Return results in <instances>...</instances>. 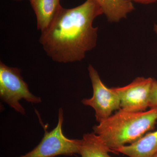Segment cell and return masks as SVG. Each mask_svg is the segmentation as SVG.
<instances>
[{
	"label": "cell",
	"mask_w": 157,
	"mask_h": 157,
	"mask_svg": "<svg viewBox=\"0 0 157 157\" xmlns=\"http://www.w3.org/2000/svg\"><path fill=\"white\" fill-rule=\"evenodd\" d=\"M103 14L93 0L72 9L62 7L39 42L47 56L60 63L80 61L97 45L98 28L95 19Z\"/></svg>",
	"instance_id": "6da1fadb"
},
{
	"label": "cell",
	"mask_w": 157,
	"mask_h": 157,
	"mask_svg": "<svg viewBox=\"0 0 157 157\" xmlns=\"http://www.w3.org/2000/svg\"><path fill=\"white\" fill-rule=\"evenodd\" d=\"M157 122V107L147 111L119 109L115 114L93 127L94 132L111 152L132 144L153 130Z\"/></svg>",
	"instance_id": "7a4b0ae2"
},
{
	"label": "cell",
	"mask_w": 157,
	"mask_h": 157,
	"mask_svg": "<svg viewBox=\"0 0 157 157\" xmlns=\"http://www.w3.org/2000/svg\"><path fill=\"white\" fill-rule=\"evenodd\" d=\"M0 97L2 101L15 111L22 115L25 109L20 104L21 100L33 104L42 101L40 97L33 94L27 83L21 76V70L17 67H9L0 62Z\"/></svg>",
	"instance_id": "3957f363"
},
{
	"label": "cell",
	"mask_w": 157,
	"mask_h": 157,
	"mask_svg": "<svg viewBox=\"0 0 157 157\" xmlns=\"http://www.w3.org/2000/svg\"><path fill=\"white\" fill-rule=\"evenodd\" d=\"M63 111L59 108L58 122L56 127L50 132L45 131L43 138L32 151L18 157H56L79 154L81 139H70L63 132Z\"/></svg>",
	"instance_id": "277c9868"
},
{
	"label": "cell",
	"mask_w": 157,
	"mask_h": 157,
	"mask_svg": "<svg viewBox=\"0 0 157 157\" xmlns=\"http://www.w3.org/2000/svg\"><path fill=\"white\" fill-rule=\"evenodd\" d=\"M92 86L93 94L90 98H84L82 103L94 109L96 120L100 123L112 115L115 110L121 109L120 100L113 87L108 88L91 65L88 67Z\"/></svg>",
	"instance_id": "5b68a950"
},
{
	"label": "cell",
	"mask_w": 157,
	"mask_h": 157,
	"mask_svg": "<svg viewBox=\"0 0 157 157\" xmlns=\"http://www.w3.org/2000/svg\"><path fill=\"white\" fill-rule=\"evenodd\" d=\"M156 80L138 77L123 87H113L120 100L121 109L130 112L146 111Z\"/></svg>",
	"instance_id": "8992f818"
},
{
	"label": "cell",
	"mask_w": 157,
	"mask_h": 157,
	"mask_svg": "<svg viewBox=\"0 0 157 157\" xmlns=\"http://www.w3.org/2000/svg\"><path fill=\"white\" fill-rule=\"evenodd\" d=\"M129 157H153L157 153V130L149 132L136 142L114 151Z\"/></svg>",
	"instance_id": "52a82bcc"
},
{
	"label": "cell",
	"mask_w": 157,
	"mask_h": 157,
	"mask_svg": "<svg viewBox=\"0 0 157 157\" xmlns=\"http://www.w3.org/2000/svg\"><path fill=\"white\" fill-rule=\"evenodd\" d=\"M37 19V28L41 33L53 22L61 9L59 0H29Z\"/></svg>",
	"instance_id": "ba28073f"
},
{
	"label": "cell",
	"mask_w": 157,
	"mask_h": 157,
	"mask_svg": "<svg viewBox=\"0 0 157 157\" xmlns=\"http://www.w3.org/2000/svg\"><path fill=\"white\" fill-rule=\"evenodd\" d=\"M100 6L110 22H117L126 18L134 10L132 2L129 0H93Z\"/></svg>",
	"instance_id": "9c48e42d"
},
{
	"label": "cell",
	"mask_w": 157,
	"mask_h": 157,
	"mask_svg": "<svg viewBox=\"0 0 157 157\" xmlns=\"http://www.w3.org/2000/svg\"><path fill=\"white\" fill-rule=\"evenodd\" d=\"M109 149L94 132L83 135L79 146L80 157H111Z\"/></svg>",
	"instance_id": "30bf717a"
},
{
	"label": "cell",
	"mask_w": 157,
	"mask_h": 157,
	"mask_svg": "<svg viewBox=\"0 0 157 157\" xmlns=\"http://www.w3.org/2000/svg\"><path fill=\"white\" fill-rule=\"evenodd\" d=\"M149 107L150 108L157 107V80L155 82L154 86L152 90Z\"/></svg>",
	"instance_id": "8fae6325"
},
{
	"label": "cell",
	"mask_w": 157,
	"mask_h": 157,
	"mask_svg": "<svg viewBox=\"0 0 157 157\" xmlns=\"http://www.w3.org/2000/svg\"><path fill=\"white\" fill-rule=\"evenodd\" d=\"M132 2H135L136 3H140L142 4H150L156 2L157 0H129Z\"/></svg>",
	"instance_id": "7c38bea8"
},
{
	"label": "cell",
	"mask_w": 157,
	"mask_h": 157,
	"mask_svg": "<svg viewBox=\"0 0 157 157\" xmlns=\"http://www.w3.org/2000/svg\"><path fill=\"white\" fill-rule=\"evenodd\" d=\"M154 30L157 35V24L155 25L154 27Z\"/></svg>",
	"instance_id": "4fadbf2b"
},
{
	"label": "cell",
	"mask_w": 157,
	"mask_h": 157,
	"mask_svg": "<svg viewBox=\"0 0 157 157\" xmlns=\"http://www.w3.org/2000/svg\"><path fill=\"white\" fill-rule=\"evenodd\" d=\"M153 157H157V153Z\"/></svg>",
	"instance_id": "5bb4252c"
},
{
	"label": "cell",
	"mask_w": 157,
	"mask_h": 157,
	"mask_svg": "<svg viewBox=\"0 0 157 157\" xmlns=\"http://www.w3.org/2000/svg\"><path fill=\"white\" fill-rule=\"evenodd\" d=\"M14 1H21V0H14Z\"/></svg>",
	"instance_id": "9a60e30c"
}]
</instances>
